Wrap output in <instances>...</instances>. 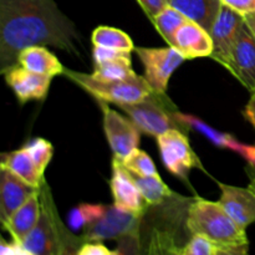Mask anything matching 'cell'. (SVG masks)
Listing matches in <instances>:
<instances>
[{
    "mask_svg": "<svg viewBox=\"0 0 255 255\" xmlns=\"http://www.w3.org/2000/svg\"><path fill=\"white\" fill-rule=\"evenodd\" d=\"M107 206L94 203H81L69 213V227L72 231H84L89 224L104 216Z\"/></svg>",
    "mask_w": 255,
    "mask_h": 255,
    "instance_id": "26",
    "label": "cell"
},
{
    "mask_svg": "<svg viewBox=\"0 0 255 255\" xmlns=\"http://www.w3.org/2000/svg\"><path fill=\"white\" fill-rule=\"evenodd\" d=\"M84 241L81 237H75L70 233L66 227L62 228V246L60 255H77L80 247L82 246Z\"/></svg>",
    "mask_w": 255,
    "mask_h": 255,
    "instance_id": "32",
    "label": "cell"
},
{
    "mask_svg": "<svg viewBox=\"0 0 255 255\" xmlns=\"http://www.w3.org/2000/svg\"><path fill=\"white\" fill-rule=\"evenodd\" d=\"M17 255H34L32 253H30L29 251H26L25 248H22L21 246L19 247V252H17Z\"/></svg>",
    "mask_w": 255,
    "mask_h": 255,
    "instance_id": "41",
    "label": "cell"
},
{
    "mask_svg": "<svg viewBox=\"0 0 255 255\" xmlns=\"http://www.w3.org/2000/svg\"><path fill=\"white\" fill-rule=\"evenodd\" d=\"M178 255H216V246L203 236H191Z\"/></svg>",
    "mask_w": 255,
    "mask_h": 255,
    "instance_id": "29",
    "label": "cell"
},
{
    "mask_svg": "<svg viewBox=\"0 0 255 255\" xmlns=\"http://www.w3.org/2000/svg\"><path fill=\"white\" fill-rule=\"evenodd\" d=\"M40 191L35 193L30 199H27L5 224H2L5 229L11 236L12 242L21 246L30 232L35 228L41 214V199H40Z\"/></svg>",
    "mask_w": 255,
    "mask_h": 255,
    "instance_id": "18",
    "label": "cell"
},
{
    "mask_svg": "<svg viewBox=\"0 0 255 255\" xmlns=\"http://www.w3.org/2000/svg\"><path fill=\"white\" fill-rule=\"evenodd\" d=\"M16 64L29 71L45 76L54 77L65 72L64 65L60 62L56 55L47 50L46 46L40 45L21 50L17 55Z\"/></svg>",
    "mask_w": 255,
    "mask_h": 255,
    "instance_id": "19",
    "label": "cell"
},
{
    "mask_svg": "<svg viewBox=\"0 0 255 255\" xmlns=\"http://www.w3.org/2000/svg\"><path fill=\"white\" fill-rule=\"evenodd\" d=\"M246 172L249 176V179H251V184H249V187H252V188L255 191V168L248 164V167L246 168Z\"/></svg>",
    "mask_w": 255,
    "mask_h": 255,
    "instance_id": "40",
    "label": "cell"
},
{
    "mask_svg": "<svg viewBox=\"0 0 255 255\" xmlns=\"http://www.w3.org/2000/svg\"><path fill=\"white\" fill-rule=\"evenodd\" d=\"M189 236H203L216 247L249 244L246 229L241 228L219 202L196 198L187 207Z\"/></svg>",
    "mask_w": 255,
    "mask_h": 255,
    "instance_id": "2",
    "label": "cell"
},
{
    "mask_svg": "<svg viewBox=\"0 0 255 255\" xmlns=\"http://www.w3.org/2000/svg\"><path fill=\"white\" fill-rule=\"evenodd\" d=\"M163 100L164 95L153 92L143 101L124 105L120 106V109L138 127L139 131L157 138L164 132L177 128V121L173 117V112L176 110L169 111V102Z\"/></svg>",
    "mask_w": 255,
    "mask_h": 255,
    "instance_id": "5",
    "label": "cell"
},
{
    "mask_svg": "<svg viewBox=\"0 0 255 255\" xmlns=\"http://www.w3.org/2000/svg\"><path fill=\"white\" fill-rule=\"evenodd\" d=\"M91 41L94 46L109 47L121 51L132 52L136 49L128 34L117 27L106 26V25H100L92 31Z\"/></svg>",
    "mask_w": 255,
    "mask_h": 255,
    "instance_id": "23",
    "label": "cell"
},
{
    "mask_svg": "<svg viewBox=\"0 0 255 255\" xmlns=\"http://www.w3.org/2000/svg\"><path fill=\"white\" fill-rule=\"evenodd\" d=\"M125 168L132 174L141 177L159 176L153 159L142 149L136 148L122 161Z\"/></svg>",
    "mask_w": 255,
    "mask_h": 255,
    "instance_id": "27",
    "label": "cell"
},
{
    "mask_svg": "<svg viewBox=\"0 0 255 255\" xmlns=\"http://www.w3.org/2000/svg\"><path fill=\"white\" fill-rule=\"evenodd\" d=\"M111 192L114 196V204L119 209L129 213L143 216L148 211V204L137 188L131 172L127 171L121 161L112 159Z\"/></svg>",
    "mask_w": 255,
    "mask_h": 255,
    "instance_id": "12",
    "label": "cell"
},
{
    "mask_svg": "<svg viewBox=\"0 0 255 255\" xmlns=\"http://www.w3.org/2000/svg\"><path fill=\"white\" fill-rule=\"evenodd\" d=\"M244 21H246L247 26H248L249 30L252 31V34L255 36V12L244 15Z\"/></svg>",
    "mask_w": 255,
    "mask_h": 255,
    "instance_id": "39",
    "label": "cell"
},
{
    "mask_svg": "<svg viewBox=\"0 0 255 255\" xmlns=\"http://www.w3.org/2000/svg\"><path fill=\"white\" fill-rule=\"evenodd\" d=\"M188 17L184 16L181 11H178L174 7L167 5L158 15L154 16V19L152 20L154 27L157 29V31L161 34V36L168 42V45L171 46L172 42H173L174 35L178 31L179 27L183 24H186L188 21Z\"/></svg>",
    "mask_w": 255,
    "mask_h": 255,
    "instance_id": "25",
    "label": "cell"
},
{
    "mask_svg": "<svg viewBox=\"0 0 255 255\" xmlns=\"http://www.w3.org/2000/svg\"><path fill=\"white\" fill-rule=\"evenodd\" d=\"M249 244L244 246L216 247V255H249Z\"/></svg>",
    "mask_w": 255,
    "mask_h": 255,
    "instance_id": "36",
    "label": "cell"
},
{
    "mask_svg": "<svg viewBox=\"0 0 255 255\" xmlns=\"http://www.w3.org/2000/svg\"><path fill=\"white\" fill-rule=\"evenodd\" d=\"M244 116L255 127V92L252 94L251 100L247 104L246 110H244Z\"/></svg>",
    "mask_w": 255,
    "mask_h": 255,
    "instance_id": "38",
    "label": "cell"
},
{
    "mask_svg": "<svg viewBox=\"0 0 255 255\" xmlns=\"http://www.w3.org/2000/svg\"><path fill=\"white\" fill-rule=\"evenodd\" d=\"M137 2L143 9V11L146 12L151 21L156 15H158L168 5L166 0H137Z\"/></svg>",
    "mask_w": 255,
    "mask_h": 255,
    "instance_id": "34",
    "label": "cell"
},
{
    "mask_svg": "<svg viewBox=\"0 0 255 255\" xmlns=\"http://www.w3.org/2000/svg\"><path fill=\"white\" fill-rule=\"evenodd\" d=\"M161 159L168 172L178 178H186L193 168H202L189 139L181 129L172 128L157 137Z\"/></svg>",
    "mask_w": 255,
    "mask_h": 255,
    "instance_id": "7",
    "label": "cell"
},
{
    "mask_svg": "<svg viewBox=\"0 0 255 255\" xmlns=\"http://www.w3.org/2000/svg\"><path fill=\"white\" fill-rule=\"evenodd\" d=\"M126 56H131V52L109 49V47H102V46H94V50H92V57H94L95 65L102 64V62L112 61V60L121 59V57H126Z\"/></svg>",
    "mask_w": 255,
    "mask_h": 255,
    "instance_id": "31",
    "label": "cell"
},
{
    "mask_svg": "<svg viewBox=\"0 0 255 255\" xmlns=\"http://www.w3.org/2000/svg\"><path fill=\"white\" fill-rule=\"evenodd\" d=\"M5 82L12 90L19 104L41 101L47 96L52 77L35 74L20 65L10 67L4 72Z\"/></svg>",
    "mask_w": 255,
    "mask_h": 255,
    "instance_id": "14",
    "label": "cell"
},
{
    "mask_svg": "<svg viewBox=\"0 0 255 255\" xmlns=\"http://www.w3.org/2000/svg\"><path fill=\"white\" fill-rule=\"evenodd\" d=\"M19 244H16L15 242H9L1 239V243H0V255H17L19 252Z\"/></svg>",
    "mask_w": 255,
    "mask_h": 255,
    "instance_id": "37",
    "label": "cell"
},
{
    "mask_svg": "<svg viewBox=\"0 0 255 255\" xmlns=\"http://www.w3.org/2000/svg\"><path fill=\"white\" fill-rule=\"evenodd\" d=\"M40 188L22 181L5 167L0 166V221L5 224L10 217Z\"/></svg>",
    "mask_w": 255,
    "mask_h": 255,
    "instance_id": "15",
    "label": "cell"
},
{
    "mask_svg": "<svg viewBox=\"0 0 255 255\" xmlns=\"http://www.w3.org/2000/svg\"><path fill=\"white\" fill-rule=\"evenodd\" d=\"M91 75L95 79L102 81H124L137 76L132 69L131 56L95 65V70Z\"/></svg>",
    "mask_w": 255,
    "mask_h": 255,
    "instance_id": "24",
    "label": "cell"
},
{
    "mask_svg": "<svg viewBox=\"0 0 255 255\" xmlns=\"http://www.w3.org/2000/svg\"><path fill=\"white\" fill-rule=\"evenodd\" d=\"M143 216L121 211L115 204L107 206L104 216L82 231L81 239L84 242L117 241L127 234L139 233Z\"/></svg>",
    "mask_w": 255,
    "mask_h": 255,
    "instance_id": "8",
    "label": "cell"
},
{
    "mask_svg": "<svg viewBox=\"0 0 255 255\" xmlns=\"http://www.w3.org/2000/svg\"><path fill=\"white\" fill-rule=\"evenodd\" d=\"M42 187V186H41ZM41 214L35 228L22 242L21 247L34 255H60L64 224L57 217L47 188L41 191Z\"/></svg>",
    "mask_w": 255,
    "mask_h": 255,
    "instance_id": "4",
    "label": "cell"
},
{
    "mask_svg": "<svg viewBox=\"0 0 255 255\" xmlns=\"http://www.w3.org/2000/svg\"><path fill=\"white\" fill-rule=\"evenodd\" d=\"M24 147L32 157L39 171L44 174L45 169L51 162L52 153H54V147H52L51 142L42 137H36V138L30 139Z\"/></svg>",
    "mask_w": 255,
    "mask_h": 255,
    "instance_id": "28",
    "label": "cell"
},
{
    "mask_svg": "<svg viewBox=\"0 0 255 255\" xmlns=\"http://www.w3.org/2000/svg\"><path fill=\"white\" fill-rule=\"evenodd\" d=\"M77 255H116V252L110 251L101 242H84Z\"/></svg>",
    "mask_w": 255,
    "mask_h": 255,
    "instance_id": "33",
    "label": "cell"
},
{
    "mask_svg": "<svg viewBox=\"0 0 255 255\" xmlns=\"http://www.w3.org/2000/svg\"><path fill=\"white\" fill-rule=\"evenodd\" d=\"M132 178L148 207L161 206L176 196L159 176L141 177L132 174Z\"/></svg>",
    "mask_w": 255,
    "mask_h": 255,
    "instance_id": "22",
    "label": "cell"
},
{
    "mask_svg": "<svg viewBox=\"0 0 255 255\" xmlns=\"http://www.w3.org/2000/svg\"><path fill=\"white\" fill-rule=\"evenodd\" d=\"M244 24L246 21L243 15L222 4L209 31L213 40V54L211 57L219 62L222 66L226 65L234 42Z\"/></svg>",
    "mask_w": 255,
    "mask_h": 255,
    "instance_id": "11",
    "label": "cell"
},
{
    "mask_svg": "<svg viewBox=\"0 0 255 255\" xmlns=\"http://www.w3.org/2000/svg\"><path fill=\"white\" fill-rule=\"evenodd\" d=\"M64 75L99 102L115 104L119 107L141 102L153 94L147 80L138 75L124 81H102L92 75L67 69H65Z\"/></svg>",
    "mask_w": 255,
    "mask_h": 255,
    "instance_id": "3",
    "label": "cell"
},
{
    "mask_svg": "<svg viewBox=\"0 0 255 255\" xmlns=\"http://www.w3.org/2000/svg\"><path fill=\"white\" fill-rule=\"evenodd\" d=\"M1 167L7 168L17 177H20L22 181L36 188H41L44 184V174L39 171L34 159L25 147L7 152V153H2Z\"/></svg>",
    "mask_w": 255,
    "mask_h": 255,
    "instance_id": "20",
    "label": "cell"
},
{
    "mask_svg": "<svg viewBox=\"0 0 255 255\" xmlns=\"http://www.w3.org/2000/svg\"><path fill=\"white\" fill-rule=\"evenodd\" d=\"M104 112V129L114 158L124 161L132 151L138 147L141 141L139 129L133 122L114 109L106 102H100Z\"/></svg>",
    "mask_w": 255,
    "mask_h": 255,
    "instance_id": "9",
    "label": "cell"
},
{
    "mask_svg": "<svg viewBox=\"0 0 255 255\" xmlns=\"http://www.w3.org/2000/svg\"><path fill=\"white\" fill-rule=\"evenodd\" d=\"M222 4L244 15L255 12V0H221Z\"/></svg>",
    "mask_w": 255,
    "mask_h": 255,
    "instance_id": "35",
    "label": "cell"
},
{
    "mask_svg": "<svg viewBox=\"0 0 255 255\" xmlns=\"http://www.w3.org/2000/svg\"><path fill=\"white\" fill-rule=\"evenodd\" d=\"M134 51L143 65V77L158 95L166 94L173 72L187 60L173 46L136 47Z\"/></svg>",
    "mask_w": 255,
    "mask_h": 255,
    "instance_id": "6",
    "label": "cell"
},
{
    "mask_svg": "<svg viewBox=\"0 0 255 255\" xmlns=\"http://www.w3.org/2000/svg\"><path fill=\"white\" fill-rule=\"evenodd\" d=\"M171 46L178 50L187 60L211 57L213 54V40L209 31L192 20L179 27Z\"/></svg>",
    "mask_w": 255,
    "mask_h": 255,
    "instance_id": "17",
    "label": "cell"
},
{
    "mask_svg": "<svg viewBox=\"0 0 255 255\" xmlns=\"http://www.w3.org/2000/svg\"><path fill=\"white\" fill-rule=\"evenodd\" d=\"M169 6L181 11L192 21L198 22L206 30L211 27L222 6L221 0H166Z\"/></svg>",
    "mask_w": 255,
    "mask_h": 255,
    "instance_id": "21",
    "label": "cell"
},
{
    "mask_svg": "<svg viewBox=\"0 0 255 255\" xmlns=\"http://www.w3.org/2000/svg\"><path fill=\"white\" fill-rule=\"evenodd\" d=\"M75 25L55 0H0V71L15 66L26 47L54 46L77 54Z\"/></svg>",
    "mask_w": 255,
    "mask_h": 255,
    "instance_id": "1",
    "label": "cell"
},
{
    "mask_svg": "<svg viewBox=\"0 0 255 255\" xmlns=\"http://www.w3.org/2000/svg\"><path fill=\"white\" fill-rule=\"evenodd\" d=\"M227 70L248 90L255 92V36L247 24L239 31L234 46L224 65Z\"/></svg>",
    "mask_w": 255,
    "mask_h": 255,
    "instance_id": "10",
    "label": "cell"
},
{
    "mask_svg": "<svg viewBox=\"0 0 255 255\" xmlns=\"http://www.w3.org/2000/svg\"><path fill=\"white\" fill-rule=\"evenodd\" d=\"M116 255H141L139 233L127 234L117 239Z\"/></svg>",
    "mask_w": 255,
    "mask_h": 255,
    "instance_id": "30",
    "label": "cell"
},
{
    "mask_svg": "<svg viewBox=\"0 0 255 255\" xmlns=\"http://www.w3.org/2000/svg\"><path fill=\"white\" fill-rule=\"evenodd\" d=\"M219 203L241 228L247 229L255 223V191L252 187L229 186L219 183Z\"/></svg>",
    "mask_w": 255,
    "mask_h": 255,
    "instance_id": "16",
    "label": "cell"
},
{
    "mask_svg": "<svg viewBox=\"0 0 255 255\" xmlns=\"http://www.w3.org/2000/svg\"><path fill=\"white\" fill-rule=\"evenodd\" d=\"M173 117L177 121V124H181L182 126H186L188 128L193 129V131L198 132V133L203 134L214 146L219 147V148L231 149V151L239 153L248 162L249 166L255 168V144L252 146V144L242 143V142H239L232 134L224 133V132L213 128L208 124H206L203 120L198 119V117L193 116L191 114H183V112L174 111Z\"/></svg>",
    "mask_w": 255,
    "mask_h": 255,
    "instance_id": "13",
    "label": "cell"
}]
</instances>
